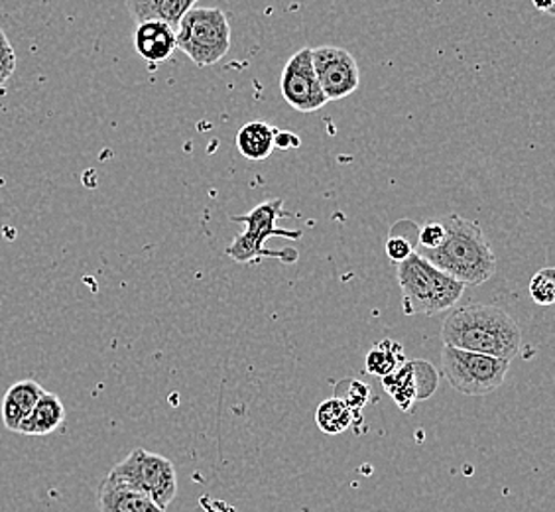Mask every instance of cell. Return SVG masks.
Listing matches in <instances>:
<instances>
[{
	"label": "cell",
	"instance_id": "cell-1",
	"mask_svg": "<svg viewBox=\"0 0 555 512\" xmlns=\"http://www.w3.org/2000/svg\"><path fill=\"white\" fill-rule=\"evenodd\" d=\"M443 345L461 351L481 353L504 361H513L522 349V330L508 311L469 304L449 311L441 328Z\"/></svg>",
	"mask_w": 555,
	"mask_h": 512
},
{
	"label": "cell",
	"instance_id": "cell-2",
	"mask_svg": "<svg viewBox=\"0 0 555 512\" xmlns=\"http://www.w3.org/2000/svg\"><path fill=\"white\" fill-rule=\"evenodd\" d=\"M443 225L448 233L443 245L434 251L420 248L417 253L463 286H481L491 280L496 272V256L479 223L460 215H449Z\"/></svg>",
	"mask_w": 555,
	"mask_h": 512
},
{
	"label": "cell",
	"instance_id": "cell-3",
	"mask_svg": "<svg viewBox=\"0 0 555 512\" xmlns=\"http://www.w3.org/2000/svg\"><path fill=\"white\" fill-rule=\"evenodd\" d=\"M396 278L406 316H438L455 308L465 292L463 284L443 274L417 251L396 265Z\"/></svg>",
	"mask_w": 555,
	"mask_h": 512
},
{
	"label": "cell",
	"instance_id": "cell-4",
	"mask_svg": "<svg viewBox=\"0 0 555 512\" xmlns=\"http://www.w3.org/2000/svg\"><path fill=\"white\" fill-rule=\"evenodd\" d=\"M284 212V200H268L260 203L255 209H250L245 215H231L229 219L233 223L245 225L243 233L233 239V243L224 248V255L233 258L235 263H255L260 256H276L282 263H296L298 260V251H280L272 253L264 248V241L270 236H282V239H292L298 241L304 235V231H289V229H280L276 221L280 217H286Z\"/></svg>",
	"mask_w": 555,
	"mask_h": 512
},
{
	"label": "cell",
	"instance_id": "cell-5",
	"mask_svg": "<svg viewBox=\"0 0 555 512\" xmlns=\"http://www.w3.org/2000/svg\"><path fill=\"white\" fill-rule=\"evenodd\" d=\"M176 48L197 67L221 62L231 50V24L221 9L193 7L176 28Z\"/></svg>",
	"mask_w": 555,
	"mask_h": 512
},
{
	"label": "cell",
	"instance_id": "cell-6",
	"mask_svg": "<svg viewBox=\"0 0 555 512\" xmlns=\"http://www.w3.org/2000/svg\"><path fill=\"white\" fill-rule=\"evenodd\" d=\"M107 477L149 495L164 511H168L178 492V475L170 459L142 448L130 451Z\"/></svg>",
	"mask_w": 555,
	"mask_h": 512
},
{
	"label": "cell",
	"instance_id": "cell-7",
	"mask_svg": "<svg viewBox=\"0 0 555 512\" xmlns=\"http://www.w3.org/2000/svg\"><path fill=\"white\" fill-rule=\"evenodd\" d=\"M508 369L511 361L481 353L461 351L449 345H443L441 351V373L461 395H491L504 383Z\"/></svg>",
	"mask_w": 555,
	"mask_h": 512
},
{
	"label": "cell",
	"instance_id": "cell-8",
	"mask_svg": "<svg viewBox=\"0 0 555 512\" xmlns=\"http://www.w3.org/2000/svg\"><path fill=\"white\" fill-rule=\"evenodd\" d=\"M311 62L327 101H341L359 89L361 69L351 52L337 46H321L311 50Z\"/></svg>",
	"mask_w": 555,
	"mask_h": 512
},
{
	"label": "cell",
	"instance_id": "cell-9",
	"mask_svg": "<svg viewBox=\"0 0 555 512\" xmlns=\"http://www.w3.org/2000/svg\"><path fill=\"white\" fill-rule=\"evenodd\" d=\"M280 91L289 107L299 113H313L325 107L330 101L321 91L320 81L313 72L311 48H301L292 55L280 77Z\"/></svg>",
	"mask_w": 555,
	"mask_h": 512
},
{
	"label": "cell",
	"instance_id": "cell-10",
	"mask_svg": "<svg viewBox=\"0 0 555 512\" xmlns=\"http://www.w3.org/2000/svg\"><path fill=\"white\" fill-rule=\"evenodd\" d=\"M96 507L99 512H166L149 495L130 489L111 477L99 487Z\"/></svg>",
	"mask_w": 555,
	"mask_h": 512
},
{
	"label": "cell",
	"instance_id": "cell-11",
	"mask_svg": "<svg viewBox=\"0 0 555 512\" xmlns=\"http://www.w3.org/2000/svg\"><path fill=\"white\" fill-rule=\"evenodd\" d=\"M134 50L150 64H162L176 52V30L164 22L137 24Z\"/></svg>",
	"mask_w": 555,
	"mask_h": 512
},
{
	"label": "cell",
	"instance_id": "cell-12",
	"mask_svg": "<svg viewBox=\"0 0 555 512\" xmlns=\"http://www.w3.org/2000/svg\"><path fill=\"white\" fill-rule=\"evenodd\" d=\"M43 393L46 391H43L42 384L30 381V379L12 384L0 405V418H2L7 430L18 434V427L24 422V418L33 412L34 406L40 400Z\"/></svg>",
	"mask_w": 555,
	"mask_h": 512
},
{
	"label": "cell",
	"instance_id": "cell-13",
	"mask_svg": "<svg viewBox=\"0 0 555 512\" xmlns=\"http://www.w3.org/2000/svg\"><path fill=\"white\" fill-rule=\"evenodd\" d=\"M197 0H127V9L137 24L142 22H164L176 30L178 24L192 11Z\"/></svg>",
	"mask_w": 555,
	"mask_h": 512
},
{
	"label": "cell",
	"instance_id": "cell-14",
	"mask_svg": "<svg viewBox=\"0 0 555 512\" xmlns=\"http://www.w3.org/2000/svg\"><path fill=\"white\" fill-rule=\"evenodd\" d=\"M65 406L54 393H43L36 402L33 412L24 418L18 434L24 436H50L64 424Z\"/></svg>",
	"mask_w": 555,
	"mask_h": 512
},
{
	"label": "cell",
	"instance_id": "cell-15",
	"mask_svg": "<svg viewBox=\"0 0 555 512\" xmlns=\"http://www.w3.org/2000/svg\"><path fill=\"white\" fill-rule=\"evenodd\" d=\"M276 132V127H270L262 120L248 123L236 132V150L248 161H267L268 156L276 150L274 146Z\"/></svg>",
	"mask_w": 555,
	"mask_h": 512
},
{
	"label": "cell",
	"instance_id": "cell-16",
	"mask_svg": "<svg viewBox=\"0 0 555 512\" xmlns=\"http://www.w3.org/2000/svg\"><path fill=\"white\" fill-rule=\"evenodd\" d=\"M404 363H406L404 361V347L395 340H383V342L376 343L371 351L366 353L364 371L373 374V376H378V379H385Z\"/></svg>",
	"mask_w": 555,
	"mask_h": 512
},
{
	"label": "cell",
	"instance_id": "cell-17",
	"mask_svg": "<svg viewBox=\"0 0 555 512\" xmlns=\"http://www.w3.org/2000/svg\"><path fill=\"white\" fill-rule=\"evenodd\" d=\"M380 381L385 386L386 395L392 396V400L402 412H410L412 406L416 405V381H414V371H412L410 361H406L402 367H398L395 373L388 374Z\"/></svg>",
	"mask_w": 555,
	"mask_h": 512
},
{
	"label": "cell",
	"instance_id": "cell-18",
	"mask_svg": "<svg viewBox=\"0 0 555 512\" xmlns=\"http://www.w3.org/2000/svg\"><path fill=\"white\" fill-rule=\"evenodd\" d=\"M417 231H420V225L408 221V219L392 225L390 236L386 241V256L390 258L392 265H400L412 253H416Z\"/></svg>",
	"mask_w": 555,
	"mask_h": 512
},
{
	"label": "cell",
	"instance_id": "cell-19",
	"mask_svg": "<svg viewBox=\"0 0 555 512\" xmlns=\"http://www.w3.org/2000/svg\"><path fill=\"white\" fill-rule=\"evenodd\" d=\"M352 420L354 414L335 396L323 400L315 410V424L327 436H339L345 430L351 427Z\"/></svg>",
	"mask_w": 555,
	"mask_h": 512
},
{
	"label": "cell",
	"instance_id": "cell-20",
	"mask_svg": "<svg viewBox=\"0 0 555 512\" xmlns=\"http://www.w3.org/2000/svg\"><path fill=\"white\" fill-rule=\"evenodd\" d=\"M335 398L341 400L343 405L347 406L357 418L364 406L369 405L371 386L359 379H343L335 384Z\"/></svg>",
	"mask_w": 555,
	"mask_h": 512
},
{
	"label": "cell",
	"instance_id": "cell-21",
	"mask_svg": "<svg viewBox=\"0 0 555 512\" xmlns=\"http://www.w3.org/2000/svg\"><path fill=\"white\" fill-rule=\"evenodd\" d=\"M530 296L538 306L550 308L555 304V270L552 267L542 268L535 272L530 282Z\"/></svg>",
	"mask_w": 555,
	"mask_h": 512
},
{
	"label": "cell",
	"instance_id": "cell-22",
	"mask_svg": "<svg viewBox=\"0 0 555 512\" xmlns=\"http://www.w3.org/2000/svg\"><path fill=\"white\" fill-rule=\"evenodd\" d=\"M410 363L416 381L417 400H426L429 396L436 395L439 386L438 369L424 359H416Z\"/></svg>",
	"mask_w": 555,
	"mask_h": 512
},
{
	"label": "cell",
	"instance_id": "cell-23",
	"mask_svg": "<svg viewBox=\"0 0 555 512\" xmlns=\"http://www.w3.org/2000/svg\"><path fill=\"white\" fill-rule=\"evenodd\" d=\"M446 235H448L446 225L441 221H427L417 231V246L424 248V251H434V248L443 245Z\"/></svg>",
	"mask_w": 555,
	"mask_h": 512
},
{
	"label": "cell",
	"instance_id": "cell-24",
	"mask_svg": "<svg viewBox=\"0 0 555 512\" xmlns=\"http://www.w3.org/2000/svg\"><path fill=\"white\" fill-rule=\"evenodd\" d=\"M16 69V54L9 36L0 28V87L4 86Z\"/></svg>",
	"mask_w": 555,
	"mask_h": 512
},
{
	"label": "cell",
	"instance_id": "cell-25",
	"mask_svg": "<svg viewBox=\"0 0 555 512\" xmlns=\"http://www.w3.org/2000/svg\"><path fill=\"white\" fill-rule=\"evenodd\" d=\"M274 146H276V150L298 149L299 139L294 132L278 130L276 137H274Z\"/></svg>",
	"mask_w": 555,
	"mask_h": 512
},
{
	"label": "cell",
	"instance_id": "cell-26",
	"mask_svg": "<svg viewBox=\"0 0 555 512\" xmlns=\"http://www.w3.org/2000/svg\"><path fill=\"white\" fill-rule=\"evenodd\" d=\"M532 2H534L538 11L545 12V14H554L555 0H532Z\"/></svg>",
	"mask_w": 555,
	"mask_h": 512
}]
</instances>
